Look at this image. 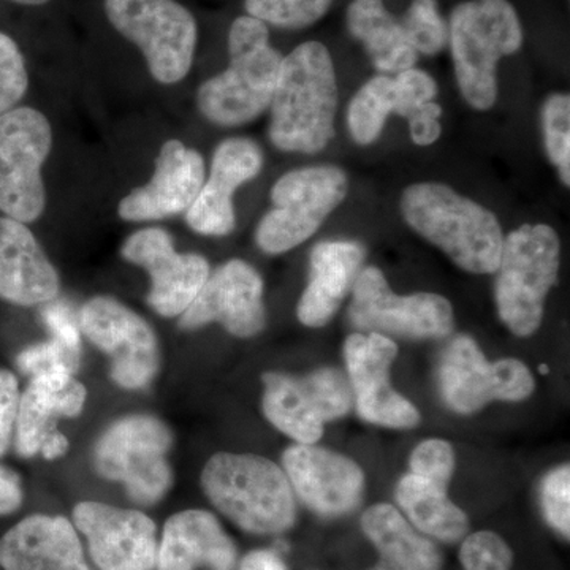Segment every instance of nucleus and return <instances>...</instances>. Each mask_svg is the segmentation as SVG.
<instances>
[{
  "label": "nucleus",
  "mask_w": 570,
  "mask_h": 570,
  "mask_svg": "<svg viewBox=\"0 0 570 570\" xmlns=\"http://www.w3.org/2000/svg\"><path fill=\"white\" fill-rule=\"evenodd\" d=\"M269 140L281 151L316 154L335 137L337 85L325 45L306 41L283 58L273 96Z\"/></svg>",
  "instance_id": "nucleus-1"
},
{
  "label": "nucleus",
  "mask_w": 570,
  "mask_h": 570,
  "mask_svg": "<svg viewBox=\"0 0 570 570\" xmlns=\"http://www.w3.org/2000/svg\"><path fill=\"white\" fill-rule=\"evenodd\" d=\"M400 208L412 230L444 250L464 272H497L504 235L490 209L439 183L412 184L401 195Z\"/></svg>",
  "instance_id": "nucleus-2"
},
{
  "label": "nucleus",
  "mask_w": 570,
  "mask_h": 570,
  "mask_svg": "<svg viewBox=\"0 0 570 570\" xmlns=\"http://www.w3.org/2000/svg\"><path fill=\"white\" fill-rule=\"evenodd\" d=\"M214 508L239 530L277 535L295 524L294 490L283 469L258 455L217 453L202 472Z\"/></svg>",
  "instance_id": "nucleus-3"
},
{
  "label": "nucleus",
  "mask_w": 570,
  "mask_h": 570,
  "mask_svg": "<svg viewBox=\"0 0 570 570\" xmlns=\"http://www.w3.org/2000/svg\"><path fill=\"white\" fill-rule=\"evenodd\" d=\"M228 69L209 78L197 94L198 110L217 126L254 121L272 105L283 56L269 45L265 22L239 17L228 33Z\"/></svg>",
  "instance_id": "nucleus-4"
},
{
  "label": "nucleus",
  "mask_w": 570,
  "mask_h": 570,
  "mask_svg": "<svg viewBox=\"0 0 570 570\" xmlns=\"http://www.w3.org/2000/svg\"><path fill=\"white\" fill-rule=\"evenodd\" d=\"M449 40L461 96L487 111L497 104L499 59L515 55L523 29L509 0H468L450 17Z\"/></svg>",
  "instance_id": "nucleus-5"
},
{
  "label": "nucleus",
  "mask_w": 570,
  "mask_h": 570,
  "mask_svg": "<svg viewBox=\"0 0 570 570\" xmlns=\"http://www.w3.org/2000/svg\"><path fill=\"white\" fill-rule=\"evenodd\" d=\"M560 264V236L550 225H521L505 236L494 295L499 318L513 335L527 337L538 332Z\"/></svg>",
  "instance_id": "nucleus-6"
},
{
  "label": "nucleus",
  "mask_w": 570,
  "mask_h": 570,
  "mask_svg": "<svg viewBox=\"0 0 570 570\" xmlns=\"http://www.w3.org/2000/svg\"><path fill=\"white\" fill-rule=\"evenodd\" d=\"M171 444L163 420L129 415L111 423L96 442L94 468L104 479L122 483L137 504H157L174 482L167 459Z\"/></svg>",
  "instance_id": "nucleus-7"
},
{
  "label": "nucleus",
  "mask_w": 570,
  "mask_h": 570,
  "mask_svg": "<svg viewBox=\"0 0 570 570\" xmlns=\"http://www.w3.org/2000/svg\"><path fill=\"white\" fill-rule=\"evenodd\" d=\"M348 193L346 171L316 165L288 171L272 189V209L262 217L255 242L265 254H284L316 234Z\"/></svg>",
  "instance_id": "nucleus-8"
},
{
  "label": "nucleus",
  "mask_w": 570,
  "mask_h": 570,
  "mask_svg": "<svg viewBox=\"0 0 570 570\" xmlns=\"http://www.w3.org/2000/svg\"><path fill=\"white\" fill-rule=\"evenodd\" d=\"M108 20L145 55L154 80L175 85L193 67L197 22L175 0H107Z\"/></svg>",
  "instance_id": "nucleus-9"
},
{
  "label": "nucleus",
  "mask_w": 570,
  "mask_h": 570,
  "mask_svg": "<svg viewBox=\"0 0 570 570\" xmlns=\"http://www.w3.org/2000/svg\"><path fill=\"white\" fill-rule=\"evenodd\" d=\"M47 116L21 107L0 115V213L31 224L45 212L41 167L51 151Z\"/></svg>",
  "instance_id": "nucleus-10"
},
{
  "label": "nucleus",
  "mask_w": 570,
  "mask_h": 570,
  "mask_svg": "<svg viewBox=\"0 0 570 570\" xmlns=\"http://www.w3.org/2000/svg\"><path fill=\"white\" fill-rule=\"evenodd\" d=\"M348 318L363 332L411 340L445 337L453 330V309L448 298L430 292L396 295L376 266H367L352 287Z\"/></svg>",
  "instance_id": "nucleus-11"
},
{
  "label": "nucleus",
  "mask_w": 570,
  "mask_h": 570,
  "mask_svg": "<svg viewBox=\"0 0 570 570\" xmlns=\"http://www.w3.org/2000/svg\"><path fill=\"white\" fill-rule=\"evenodd\" d=\"M442 400L459 414H474L491 401H523L535 381L520 360L489 362L472 337L456 336L442 355L438 370Z\"/></svg>",
  "instance_id": "nucleus-12"
},
{
  "label": "nucleus",
  "mask_w": 570,
  "mask_h": 570,
  "mask_svg": "<svg viewBox=\"0 0 570 570\" xmlns=\"http://www.w3.org/2000/svg\"><path fill=\"white\" fill-rule=\"evenodd\" d=\"M81 333L111 360V379L126 390L148 387L159 371L151 326L118 299L96 296L80 311Z\"/></svg>",
  "instance_id": "nucleus-13"
},
{
  "label": "nucleus",
  "mask_w": 570,
  "mask_h": 570,
  "mask_svg": "<svg viewBox=\"0 0 570 570\" xmlns=\"http://www.w3.org/2000/svg\"><path fill=\"white\" fill-rule=\"evenodd\" d=\"M71 523L85 535L97 569L156 570L159 535L140 510L86 501L73 509Z\"/></svg>",
  "instance_id": "nucleus-14"
},
{
  "label": "nucleus",
  "mask_w": 570,
  "mask_h": 570,
  "mask_svg": "<svg viewBox=\"0 0 570 570\" xmlns=\"http://www.w3.org/2000/svg\"><path fill=\"white\" fill-rule=\"evenodd\" d=\"M122 257L151 276L148 305L163 317L183 316L209 276L198 254H178L174 238L163 228H142L124 243Z\"/></svg>",
  "instance_id": "nucleus-15"
},
{
  "label": "nucleus",
  "mask_w": 570,
  "mask_h": 570,
  "mask_svg": "<svg viewBox=\"0 0 570 570\" xmlns=\"http://www.w3.org/2000/svg\"><path fill=\"white\" fill-rule=\"evenodd\" d=\"M397 355L396 344L381 333L347 337L344 356L360 417L374 425L411 430L420 423V412L390 385V366Z\"/></svg>",
  "instance_id": "nucleus-16"
},
{
  "label": "nucleus",
  "mask_w": 570,
  "mask_h": 570,
  "mask_svg": "<svg viewBox=\"0 0 570 570\" xmlns=\"http://www.w3.org/2000/svg\"><path fill=\"white\" fill-rule=\"evenodd\" d=\"M214 322L236 337H253L265 328L264 281L253 265L230 261L219 266L187 307L179 326L198 330Z\"/></svg>",
  "instance_id": "nucleus-17"
},
{
  "label": "nucleus",
  "mask_w": 570,
  "mask_h": 570,
  "mask_svg": "<svg viewBox=\"0 0 570 570\" xmlns=\"http://www.w3.org/2000/svg\"><path fill=\"white\" fill-rule=\"evenodd\" d=\"M283 466L292 490L317 515H346L362 501L363 469L341 453L314 444H296L285 450Z\"/></svg>",
  "instance_id": "nucleus-18"
},
{
  "label": "nucleus",
  "mask_w": 570,
  "mask_h": 570,
  "mask_svg": "<svg viewBox=\"0 0 570 570\" xmlns=\"http://www.w3.org/2000/svg\"><path fill=\"white\" fill-rule=\"evenodd\" d=\"M205 183L200 153L179 140H168L157 157L151 181L122 198L118 213L129 223L167 219L186 213Z\"/></svg>",
  "instance_id": "nucleus-19"
},
{
  "label": "nucleus",
  "mask_w": 570,
  "mask_h": 570,
  "mask_svg": "<svg viewBox=\"0 0 570 570\" xmlns=\"http://www.w3.org/2000/svg\"><path fill=\"white\" fill-rule=\"evenodd\" d=\"M264 167V153L249 138H228L214 151L212 171L193 206L186 223L197 234L225 236L235 228L234 194L242 184L257 178Z\"/></svg>",
  "instance_id": "nucleus-20"
},
{
  "label": "nucleus",
  "mask_w": 570,
  "mask_h": 570,
  "mask_svg": "<svg viewBox=\"0 0 570 570\" xmlns=\"http://www.w3.org/2000/svg\"><path fill=\"white\" fill-rule=\"evenodd\" d=\"M3 570H92L66 517L31 515L0 539Z\"/></svg>",
  "instance_id": "nucleus-21"
},
{
  "label": "nucleus",
  "mask_w": 570,
  "mask_h": 570,
  "mask_svg": "<svg viewBox=\"0 0 570 570\" xmlns=\"http://www.w3.org/2000/svg\"><path fill=\"white\" fill-rule=\"evenodd\" d=\"M236 562L235 542L213 513L183 510L165 523L156 570H235Z\"/></svg>",
  "instance_id": "nucleus-22"
},
{
  "label": "nucleus",
  "mask_w": 570,
  "mask_h": 570,
  "mask_svg": "<svg viewBox=\"0 0 570 570\" xmlns=\"http://www.w3.org/2000/svg\"><path fill=\"white\" fill-rule=\"evenodd\" d=\"M58 272L32 232L10 217H0V298L18 306L50 303L59 294Z\"/></svg>",
  "instance_id": "nucleus-23"
},
{
  "label": "nucleus",
  "mask_w": 570,
  "mask_h": 570,
  "mask_svg": "<svg viewBox=\"0 0 570 570\" xmlns=\"http://www.w3.org/2000/svg\"><path fill=\"white\" fill-rule=\"evenodd\" d=\"M86 397L85 385L67 371L33 376L20 395L14 425V448L22 459H32L40 453L41 442L56 430V420L78 417Z\"/></svg>",
  "instance_id": "nucleus-24"
},
{
  "label": "nucleus",
  "mask_w": 570,
  "mask_h": 570,
  "mask_svg": "<svg viewBox=\"0 0 570 570\" xmlns=\"http://www.w3.org/2000/svg\"><path fill=\"white\" fill-rule=\"evenodd\" d=\"M365 261V247L356 242H324L311 253L309 283L299 298L296 316L303 325L328 324L354 287Z\"/></svg>",
  "instance_id": "nucleus-25"
},
{
  "label": "nucleus",
  "mask_w": 570,
  "mask_h": 570,
  "mask_svg": "<svg viewBox=\"0 0 570 570\" xmlns=\"http://www.w3.org/2000/svg\"><path fill=\"white\" fill-rule=\"evenodd\" d=\"M362 530L376 547L379 561L370 570H442V554L390 504H376L362 517Z\"/></svg>",
  "instance_id": "nucleus-26"
},
{
  "label": "nucleus",
  "mask_w": 570,
  "mask_h": 570,
  "mask_svg": "<svg viewBox=\"0 0 570 570\" xmlns=\"http://www.w3.org/2000/svg\"><path fill=\"white\" fill-rule=\"evenodd\" d=\"M264 385L262 404L269 423L298 444H316L325 420L309 376L266 373Z\"/></svg>",
  "instance_id": "nucleus-27"
},
{
  "label": "nucleus",
  "mask_w": 570,
  "mask_h": 570,
  "mask_svg": "<svg viewBox=\"0 0 570 570\" xmlns=\"http://www.w3.org/2000/svg\"><path fill=\"white\" fill-rule=\"evenodd\" d=\"M347 28L379 71L400 73L417 62V51L382 0H354L347 9Z\"/></svg>",
  "instance_id": "nucleus-28"
},
{
  "label": "nucleus",
  "mask_w": 570,
  "mask_h": 570,
  "mask_svg": "<svg viewBox=\"0 0 570 570\" xmlns=\"http://www.w3.org/2000/svg\"><path fill=\"white\" fill-rule=\"evenodd\" d=\"M396 502L406 520L426 538L459 542L468 535L469 519L450 501L448 490L407 474L396 487Z\"/></svg>",
  "instance_id": "nucleus-29"
},
{
  "label": "nucleus",
  "mask_w": 570,
  "mask_h": 570,
  "mask_svg": "<svg viewBox=\"0 0 570 570\" xmlns=\"http://www.w3.org/2000/svg\"><path fill=\"white\" fill-rule=\"evenodd\" d=\"M395 78L379 75L365 82L347 108V129L352 140L366 146L377 140L389 116L395 112Z\"/></svg>",
  "instance_id": "nucleus-30"
},
{
  "label": "nucleus",
  "mask_w": 570,
  "mask_h": 570,
  "mask_svg": "<svg viewBox=\"0 0 570 570\" xmlns=\"http://www.w3.org/2000/svg\"><path fill=\"white\" fill-rule=\"evenodd\" d=\"M333 0H245L247 14L283 29H305L325 17Z\"/></svg>",
  "instance_id": "nucleus-31"
},
{
  "label": "nucleus",
  "mask_w": 570,
  "mask_h": 570,
  "mask_svg": "<svg viewBox=\"0 0 570 570\" xmlns=\"http://www.w3.org/2000/svg\"><path fill=\"white\" fill-rule=\"evenodd\" d=\"M543 141L550 163L560 171L561 181L570 184V97L553 94L542 108Z\"/></svg>",
  "instance_id": "nucleus-32"
},
{
  "label": "nucleus",
  "mask_w": 570,
  "mask_h": 570,
  "mask_svg": "<svg viewBox=\"0 0 570 570\" xmlns=\"http://www.w3.org/2000/svg\"><path fill=\"white\" fill-rule=\"evenodd\" d=\"M400 24L409 43L417 52L434 56L448 45L449 28L439 13L436 0H414Z\"/></svg>",
  "instance_id": "nucleus-33"
},
{
  "label": "nucleus",
  "mask_w": 570,
  "mask_h": 570,
  "mask_svg": "<svg viewBox=\"0 0 570 570\" xmlns=\"http://www.w3.org/2000/svg\"><path fill=\"white\" fill-rule=\"evenodd\" d=\"M460 562L464 570H512L513 551L497 532L479 531L463 539Z\"/></svg>",
  "instance_id": "nucleus-34"
},
{
  "label": "nucleus",
  "mask_w": 570,
  "mask_h": 570,
  "mask_svg": "<svg viewBox=\"0 0 570 570\" xmlns=\"http://www.w3.org/2000/svg\"><path fill=\"white\" fill-rule=\"evenodd\" d=\"M24 58L14 40L0 32V115L13 110L28 91Z\"/></svg>",
  "instance_id": "nucleus-35"
},
{
  "label": "nucleus",
  "mask_w": 570,
  "mask_h": 570,
  "mask_svg": "<svg viewBox=\"0 0 570 570\" xmlns=\"http://www.w3.org/2000/svg\"><path fill=\"white\" fill-rule=\"evenodd\" d=\"M455 469V453L452 445L442 439H428L415 448L411 455V474L449 489Z\"/></svg>",
  "instance_id": "nucleus-36"
},
{
  "label": "nucleus",
  "mask_w": 570,
  "mask_h": 570,
  "mask_svg": "<svg viewBox=\"0 0 570 570\" xmlns=\"http://www.w3.org/2000/svg\"><path fill=\"white\" fill-rule=\"evenodd\" d=\"M542 510L547 523L566 539L570 535V469L569 464L551 471L542 483Z\"/></svg>",
  "instance_id": "nucleus-37"
},
{
  "label": "nucleus",
  "mask_w": 570,
  "mask_h": 570,
  "mask_svg": "<svg viewBox=\"0 0 570 570\" xmlns=\"http://www.w3.org/2000/svg\"><path fill=\"white\" fill-rule=\"evenodd\" d=\"M17 365L21 373L32 377L52 371H67L73 374L80 366V356L71 354L58 341L50 340L24 348L18 355Z\"/></svg>",
  "instance_id": "nucleus-38"
},
{
  "label": "nucleus",
  "mask_w": 570,
  "mask_h": 570,
  "mask_svg": "<svg viewBox=\"0 0 570 570\" xmlns=\"http://www.w3.org/2000/svg\"><path fill=\"white\" fill-rule=\"evenodd\" d=\"M438 94V82L426 71L407 69L395 78V115L409 118L419 107L433 102Z\"/></svg>",
  "instance_id": "nucleus-39"
},
{
  "label": "nucleus",
  "mask_w": 570,
  "mask_h": 570,
  "mask_svg": "<svg viewBox=\"0 0 570 570\" xmlns=\"http://www.w3.org/2000/svg\"><path fill=\"white\" fill-rule=\"evenodd\" d=\"M43 324L51 333V340L58 341L71 354L81 355L80 321L66 302L48 303L41 313Z\"/></svg>",
  "instance_id": "nucleus-40"
},
{
  "label": "nucleus",
  "mask_w": 570,
  "mask_h": 570,
  "mask_svg": "<svg viewBox=\"0 0 570 570\" xmlns=\"http://www.w3.org/2000/svg\"><path fill=\"white\" fill-rule=\"evenodd\" d=\"M20 387L17 377L7 370H0V456L9 450L17 425Z\"/></svg>",
  "instance_id": "nucleus-41"
},
{
  "label": "nucleus",
  "mask_w": 570,
  "mask_h": 570,
  "mask_svg": "<svg viewBox=\"0 0 570 570\" xmlns=\"http://www.w3.org/2000/svg\"><path fill=\"white\" fill-rule=\"evenodd\" d=\"M442 108L438 104L426 102L419 107L417 110L409 116V130H411V138L415 145L430 146L441 137V118Z\"/></svg>",
  "instance_id": "nucleus-42"
},
{
  "label": "nucleus",
  "mask_w": 570,
  "mask_h": 570,
  "mask_svg": "<svg viewBox=\"0 0 570 570\" xmlns=\"http://www.w3.org/2000/svg\"><path fill=\"white\" fill-rule=\"evenodd\" d=\"M22 504L21 480L17 472L0 466V515L17 512Z\"/></svg>",
  "instance_id": "nucleus-43"
},
{
  "label": "nucleus",
  "mask_w": 570,
  "mask_h": 570,
  "mask_svg": "<svg viewBox=\"0 0 570 570\" xmlns=\"http://www.w3.org/2000/svg\"><path fill=\"white\" fill-rule=\"evenodd\" d=\"M238 570H287V568L276 551L255 550L243 558Z\"/></svg>",
  "instance_id": "nucleus-44"
},
{
  "label": "nucleus",
  "mask_w": 570,
  "mask_h": 570,
  "mask_svg": "<svg viewBox=\"0 0 570 570\" xmlns=\"http://www.w3.org/2000/svg\"><path fill=\"white\" fill-rule=\"evenodd\" d=\"M67 450H69V441L62 433L55 430L41 442L40 453L45 460H56L66 455Z\"/></svg>",
  "instance_id": "nucleus-45"
},
{
  "label": "nucleus",
  "mask_w": 570,
  "mask_h": 570,
  "mask_svg": "<svg viewBox=\"0 0 570 570\" xmlns=\"http://www.w3.org/2000/svg\"><path fill=\"white\" fill-rule=\"evenodd\" d=\"M11 2L22 3V6H43L50 0H11Z\"/></svg>",
  "instance_id": "nucleus-46"
}]
</instances>
